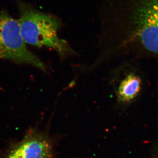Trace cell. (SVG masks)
<instances>
[{
    "label": "cell",
    "mask_w": 158,
    "mask_h": 158,
    "mask_svg": "<svg viewBox=\"0 0 158 158\" xmlns=\"http://www.w3.org/2000/svg\"><path fill=\"white\" fill-rule=\"evenodd\" d=\"M19 8L20 32L26 44L52 49L60 56L73 52L67 42L58 36L60 23L58 19L23 3L19 4Z\"/></svg>",
    "instance_id": "6da1fadb"
},
{
    "label": "cell",
    "mask_w": 158,
    "mask_h": 158,
    "mask_svg": "<svg viewBox=\"0 0 158 158\" xmlns=\"http://www.w3.org/2000/svg\"><path fill=\"white\" fill-rule=\"evenodd\" d=\"M20 32L19 20L0 13V58L26 64L47 71L45 64L28 49Z\"/></svg>",
    "instance_id": "7a4b0ae2"
},
{
    "label": "cell",
    "mask_w": 158,
    "mask_h": 158,
    "mask_svg": "<svg viewBox=\"0 0 158 158\" xmlns=\"http://www.w3.org/2000/svg\"><path fill=\"white\" fill-rule=\"evenodd\" d=\"M136 33L143 46L158 53V0H149L137 12Z\"/></svg>",
    "instance_id": "3957f363"
},
{
    "label": "cell",
    "mask_w": 158,
    "mask_h": 158,
    "mask_svg": "<svg viewBox=\"0 0 158 158\" xmlns=\"http://www.w3.org/2000/svg\"><path fill=\"white\" fill-rule=\"evenodd\" d=\"M141 81L137 76H128L123 80L119 86L118 98L120 102H127L133 99L139 92Z\"/></svg>",
    "instance_id": "277c9868"
}]
</instances>
